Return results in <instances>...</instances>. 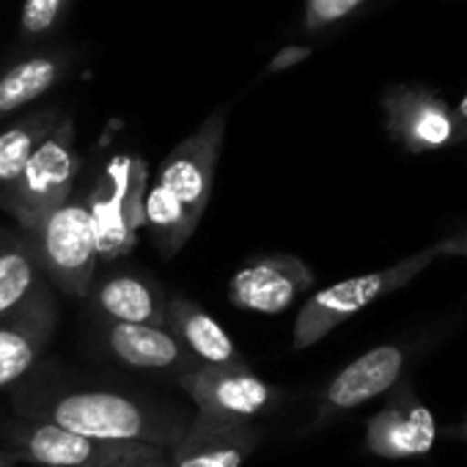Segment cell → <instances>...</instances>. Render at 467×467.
I'll return each instance as SVG.
<instances>
[{"label": "cell", "instance_id": "6da1fadb", "mask_svg": "<svg viewBox=\"0 0 467 467\" xmlns=\"http://www.w3.org/2000/svg\"><path fill=\"white\" fill-rule=\"evenodd\" d=\"M17 415L53 420L102 442H140L168 451L190 423L176 401L113 388H80L61 379H34L17 390Z\"/></svg>", "mask_w": 467, "mask_h": 467}, {"label": "cell", "instance_id": "7a4b0ae2", "mask_svg": "<svg viewBox=\"0 0 467 467\" xmlns=\"http://www.w3.org/2000/svg\"><path fill=\"white\" fill-rule=\"evenodd\" d=\"M434 248H423L385 270L355 275L347 281H338L327 289H319L317 295L308 297V303L300 308L292 330V349H308L319 344L325 336H330L338 325L349 322L358 317L363 308L374 306L377 300L404 289L412 278H418L431 262H434Z\"/></svg>", "mask_w": 467, "mask_h": 467}, {"label": "cell", "instance_id": "3957f363", "mask_svg": "<svg viewBox=\"0 0 467 467\" xmlns=\"http://www.w3.org/2000/svg\"><path fill=\"white\" fill-rule=\"evenodd\" d=\"M28 237L34 240L50 286L78 300L88 297L102 267L88 201L72 195L58 209L45 214Z\"/></svg>", "mask_w": 467, "mask_h": 467}, {"label": "cell", "instance_id": "277c9868", "mask_svg": "<svg viewBox=\"0 0 467 467\" xmlns=\"http://www.w3.org/2000/svg\"><path fill=\"white\" fill-rule=\"evenodd\" d=\"M80 168L83 157L78 151L75 119L67 113L34 151L15 187L0 198V206L9 212L20 231L31 234L45 214H50L75 195V179Z\"/></svg>", "mask_w": 467, "mask_h": 467}, {"label": "cell", "instance_id": "5b68a950", "mask_svg": "<svg viewBox=\"0 0 467 467\" xmlns=\"http://www.w3.org/2000/svg\"><path fill=\"white\" fill-rule=\"evenodd\" d=\"M149 171L140 157H113L88 192V209L97 234L99 265L124 259L138 245V225H143V195Z\"/></svg>", "mask_w": 467, "mask_h": 467}, {"label": "cell", "instance_id": "8992f818", "mask_svg": "<svg viewBox=\"0 0 467 467\" xmlns=\"http://www.w3.org/2000/svg\"><path fill=\"white\" fill-rule=\"evenodd\" d=\"M0 445L12 451L20 464L26 462L34 467H110L127 456L162 451L140 442L91 440L53 420L28 415H15L9 423H0Z\"/></svg>", "mask_w": 467, "mask_h": 467}, {"label": "cell", "instance_id": "52a82bcc", "mask_svg": "<svg viewBox=\"0 0 467 467\" xmlns=\"http://www.w3.org/2000/svg\"><path fill=\"white\" fill-rule=\"evenodd\" d=\"M176 385L190 399L198 415L220 420L254 423L281 404V390L259 377L251 366L212 368L198 366L176 377Z\"/></svg>", "mask_w": 467, "mask_h": 467}, {"label": "cell", "instance_id": "ba28073f", "mask_svg": "<svg viewBox=\"0 0 467 467\" xmlns=\"http://www.w3.org/2000/svg\"><path fill=\"white\" fill-rule=\"evenodd\" d=\"M382 127L407 154H434L456 146L453 108L423 83H393L379 97Z\"/></svg>", "mask_w": 467, "mask_h": 467}, {"label": "cell", "instance_id": "9c48e42d", "mask_svg": "<svg viewBox=\"0 0 467 467\" xmlns=\"http://www.w3.org/2000/svg\"><path fill=\"white\" fill-rule=\"evenodd\" d=\"M225 121L228 108H214L179 146L171 149V154L162 160L157 171V184H162L171 195L179 198V203L201 223L212 198L214 187V171L225 138Z\"/></svg>", "mask_w": 467, "mask_h": 467}, {"label": "cell", "instance_id": "30bf717a", "mask_svg": "<svg viewBox=\"0 0 467 467\" xmlns=\"http://www.w3.org/2000/svg\"><path fill=\"white\" fill-rule=\"evenodd\" d=\"M314 270L292 254H270L245 262L228 281V300L240 311L278 317L314 289Z\"/></svg>", "mask_w": 467, "mask_h": 467}, {"label": "cell", "instance_id": "8fae6325", "mask_svg": "<svg viewBox=\"0 0 467 467\" xmlns=\"http://www.w3.org/2000/svg\"><path fill=\"white\" fill-rule=\"evenodd\" d=\"M437 442L434 412L418 399L410 379H399L388 393V401L366 423V451L379 459H412L423 456Z\"/></svg>", "mask_w": 467, "mask_h": 467}, {"label": "cell", "instance_id": "7c38bea8", "mask_svg": "<svg viewBox=\"0 0 467 467\" xmlns=\"http://www.w3.org/2000/svg\"><path fill=\"white\" fill-rule=\"evenodd\" d=\"M404 366L407 352L396 344H382L355 358L325 385L317 404L314 429L327 426L336 418L368 404L371 399L390 393L396 382L404 377Z\"/></svg>", "mask_w": 467, "mask_h": 467}, {"label": "cell", "instance_id": "4fadbf2b", "mask_svg": "<svg viewBox=\"0 0 467 467\" xmlns=\"http://www.w3.org/2000/svg\"><path fill=\"white\" fill-rule=\"evenodd\" d=\"M262 445V431L245 420L192 412L182 437L168 448L171 467H243Z\"/></svg>", "mask_w": 467, "mask_h": 467}, {"label": "cell", "instance_id": "5bb4252c", "mask_svg": "<svg viewBox=\"0 0 467 467\" xmlns=\"http://www.w3.org/2000/svg\"><path fill=\"white\" fill-rule=\"evenodd\" d=\"M58 327V306L53 292L31 308L0 319V390L20 388L31 379Z\"/></svg>", "mask_w": 467, "mask_h": 467}, {"label": "cell", "instance_id": "9a60e30c", "mask_svg": "<svg viewBox=\"0 0 467 467\" xmlns=\"http://www.w3.org/2000/svg\"><path fill=\"white\" fill-rule=\"evenodd\" d=\"M99 344L116 363L138 371L173 374V379L184 371L198 368L201 363L182 347V341L168 327L154 325H124L108 322L99 325Z\"/></svg>", "mask_w": 467, "mask_h": 467}, {"label": "cell", "instance_id": "2e32d148", "mask_svg": "<svg viewBox=\"0 0 467 467\" xmlns=\"http://www.w3.org/2000/svg\"><path fill=\"white\" fill-rule=\"evenodd\" d=\"M78 53L72 47H39L0 72V121L31 108L72 78Z\"/></svg>", "mask_w": 467, "mask_h": 467}, {"label": "cell", "instance_id": "e0dca14e", "mask_svg": "<svg viewBox=\"0 0 467 467\" xmlns=\"http://www.w3.org/2000/svg\"><path fill=\"white\" fill-rule=\"evenodd\" d=\"M97 314L108 322H124V325H154L165 327L168 317V295L165 289L130 270H108L105 275H97L91 292H88Z\"/></svg>", "mask_w": 467, "mask_h": 467}, {"label": "cell", "instance_id": "ac0fdd59", "mask_svg": "<svg viewBox=\"0 0 467 467\" xmlns=\"http://www.w3.org/2000/svg\"><path fill=\"white\" fill-rule=\"evenodd\" d=\"M168 330L182 341V347L201 363L212 368L248 366L240 347L234 344L228 330L195 300L184 295H168Z\"/></svg>", "mask_w": 467, "mask_h": 467}, {"label": "cell", "instance_id": "d6986e66", "mask_svg": "<svg viewBox=\"0 0 467 467\" xmlns=\"http://www.w3.org/2000/svg\"><path fill=\"white\" fill-rule=\"evenodd\" d=\"M50 292L34 240L20 228H0V319L31 308Z\"/></svg>", "mask_w": 467, "mask_h": 467}, {"label": "cell", "instance_id": "ffe728a7", "mask_svg": "<svg viewBox=\"0 0 467 467\" xmlns=\"http://www.w3.org/2000/svg\"><path fill=\"white\" fill-rule=\"evenodd\" d=\"M64 116L67 110L61 105H42L0 127V198L15 187L34 151L58 127Z\"/></svg>", "mask_w": 467, "mask_h": 467}, {"label": "cell", "instance_id": "44dd1931", "mask_svg": "<svg viewBox=\"0 0 467 467\" xmlns=\"http://www.w3.org/2000/svg\"><path fill=\"white\" fill-rule=\"evenodd\" d=\"M143 225L149 228V237L160 256L173 259L201 223L179 203L176 195L154 182L143 195Z\"/></svg>", "mask_w": 467, "mask_h": 467}, {"label": "cell", "instance_id": "7402d4cb", "mask_svg": "<svg viewBox=\"0 0 467 467\" xmlns=\"http://www.w3.org/2000/svg\"><path fill=\"white\" fill-rule=\"evenodd\" d=\"M75 0H23L20 6V23H17V36L28 47L47 45L61 26L67 23Z\"/></svg>", "mask_w": 467, "mask_h": 467}, {"label": "cell", "instance_id": "603a6c76", "mask_svg": "<svg viewBox=\"0 0 467 467\" xmlns=\"http://www.w3.org/2000/svg\"><path fill=\"white\" fill-rule=\"evenodd\" d=\"M368 6V0H306L303 9V31L306 34H325L338 28L358 12Z\"/></svg>", "mask_w": 467, "mask_h": 467}, {"label": "cell", "instance_id": "cb8c5ba5", "mask_svg": "<svg viewBox=\"0 0 467 467\" xmlns=\"http://www.w3.org/2000/svg\"><path fill=\"white\" fill-rule=\"evenodd\" d=\"M311 53H314V50H311L308 45H286V47H281V50L270 58L267 75H281V72H286V69H292V67L308 61Z\"/></svg>", "mask_w": 467, "mask_h": 467}, {"label": "cell", "instance_id": "d4e9b609", "mask_svg": "<svg viewBox=\"0 0 467 467\" xmlns=\"http://www.w3.org/2000/svg\"><path fill=\"white\" fill-rule=\"evenodd\" d=\"M434 248V256H467V225L453 231L451 237L440 240Z\"/></svg>", "mask_w": 467, "mask_h": 467}, {"label": "cell", "instance_id": "484cf974", "mask_svg": "<svg viewBox=\"0 0 467 467\" xmlns=\"http://www.w3.org/2000/svg\"><path fill=\"white\" fill-rule=\"evenodd\" d=\"M110 467H171V462H168V451H151V453L119 459Z\"/></svg>", "mask_w": 467, "mask_h": 467}, {"label": "cell", "instance_id": "4316f807", "mask_svg": "<svg viewBox=\"0 0 467 467\" xmlns=\"http://www.w3.org/2000/svg\"><path fill=\"white\" fill-rule=\"evenodd\" d=\"M453 132H456V146L467 143V91L453 105Z\"/></svg>", "mask_w": 467, "mask_h": 467}, {"label": "cell", "instance_id": "83f0119b", "mask_svg": "<svg viewBox=\"0 0 467 467\" xmlns=\"http://www.w3.org/2000/svg\"><path fill=\"white\" fill-rule=\"evenodd\" d=\"M448 434H451V437H456V440H464V442H467V415H464L456 426H451V429H448Z\"/></svg>", "mask_w": 467, "mask_h": 467}, {"label": "cell", "instance_id": "f1b7e54d", "mask_svg": "<svg viewBox=\"0 0 467 467\" xmlns=\"http://www.w3.org/2000/svg\"><path fill=\"white\" fill-rule=\"evenodd\" d=\"M17 464H20L17 456L12 451H6L4 445H0V467H17Z\"/></svg>", "mask_w": 467, "mask_h": 467}]
</instances>
